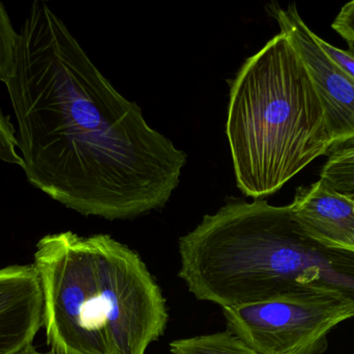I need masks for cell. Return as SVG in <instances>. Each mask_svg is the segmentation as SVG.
Masks as SVG:
<instances>
[{"label":"cell","instance_id":"cell-8","mask_svg":"<svg viewBox=\"0 0 354 354\" xmlns=\"http://www.w3.org/2000/svg\"><path fill=\"white\" fill-rule=\"evenodd\" d=\"M171 354H259L228 330L177 339L169 344Z\"/></svg>","mask_w":354,"mask_h":354},{"label":"cell","instance_id":"cell-7","mask_svg":"<svg viewBox=\"0 0 354 354\" xmlns=\"http://www.w3.org/2000/svg\"><path fill=\"white\" fill-rule=\"evenodd\" d=\"M290 206L299 224L314 238L354 251V195L338 193L319 180L297 189Z\"/></svg>","mask_w":354,"mask_h":354},{"label":"cell","instance_id":"cell-3","mask_svg":"<svg viewBox=\"0 0 354 354\" xmlns=\"http://www.w3.org/2000/svg\"><path fill=\"white\" fill-rule=\"evenodd\" d=\"M226 133L237 187L255 200L333 151L324 106L285 33L248 58L231 82Z\"/></svg>","mask_w":354,"mask_h":354},{"label":"cell","instance_id":"cell-6","mask_svg":"<svg viewBox=\"0 0 354 354\" xmlns=\"http://www.w3.org/2000/svg\"><path fill=\"white\" fill-rule=\"evenodd\" d=\"M41 326L43 291L35 266L0 269V354L20 353Z\"/></svg>","mask_w":354,"mask_h":354},{"label":"cell","instance_id":"cell-12","mask_svg":"<svg viewBox=\"0 0 354 354\" xmlns=\"http://www.w3.org/2000/svg\"><path fill=\"white\" fill-rule=\"evenodd\" d=\"M318 44L328 57L338 64L346 74L354 80V48L351 45L348 50H343L341 48L332 45L328 42L324 41L322 37H317Z\"/></svg>","mask_w":354,"mask_h":354},{"label":"cell","instance_id":"cell-1","mask_svg":"<svg viewBox=\"0 0 354 354\" xmlns=\"http://www.w3.org/2000/svg\"><path fill=\"white\" fill-rule=\"evenodd\" d=\"M27 180L85 216L132 220L163 208L187 154L97 70L64 21L35 0L6 83Z\"/></svg>","mask_w":354,"mask_h":354},{"label":"cell","instance_id":"cell-10","mask_svg":"<svg viewBox=\"0 0 354 354\" xmlns=\"http://www.w3.org/2000/svg\"><path fill=\"white\" fill-rule=\"evenodd\" d=\"M20 33L12 26L6 6L0 1V81L6 85L16 69Z\"/></svg>","mask_w":354,"mask_h":354},{"label":"cell","instance_id":"cell-14","mask_svg":"<svg viewBox=\"0 0 354 354\" xmlns=\"http://www.w3.org/2000/svg\"><path fill=\"white\" fill-rule=\"evenodd\" d=\"M17 354H62V353H53V351H50V353H39V351H37V349L35 348V347L32 346V344L29 345L28 347H26V348L23 349L22 351H20V353Z\"/></svg>","mask_w":354,"mask_h":354},{"label":"cell","instance_id":"cell-2","mask_svg":"<svg viewBox=\"0 0 354 354\" xmlns=\"http://www.w3.org/2000/svg\"><path fill=\"white\" fill-rule=\"evenodd\" d=\"M33 266L53 353L147 354L165 334L161 287L139 254L110 235H47Z\"/></svg>","mask_w":354,"mask_h":354},{"label":"cell","instance_id":"cell-4","mask_svg":"<svg viewBox=\"0 0 354 354\" xmlns=\"http://www.w3.org/2000/svg\"><path fill=\"white\" fill-rule=\"evenodd\" d=\"M227 330L259 354H322L339 324L354 318V301L297 294L222 309Z\"/></svg>","mask_w":354,"mask_h":354},{"label":"cell","instance_id":"cell-13","mask_svg":"<svg viewBox=\"0 0 354 354\" xmlns=\"http://www.w3.org/2000/svg\"><path fill=\"white\" fill-rule=\"evenodd\" d=\"M332 28L346 39L349 45H354V0L341 8L333 22Z\"/></svg>","mask_w":354,"mask_h":354},{"label":"cell","instance_id":"cell-11","mask_svg":"<svg viewBox=\"0 0 354 354\" xmlns=\"http://www.w3.org/2000/svg\"><path fill=\"white\" fill-rule=\"evenodd\" d=\"M18 137L10 118L0 110V161L23 166L21 154L18 152Z\"/></svg>","mask_w":354,"mask_h":354},{"label":"cell","instance_id":"cell-5","mask_svg":"<svg viewBox=\"0 0 354 354\" xmlns=\"http://www.w3.org/2000/svg\"><path fill=\"white\" fill-rule=\"evenodd\" d=\"M268 12L301 55L326 112L333 151L354 143V80L335 64L301 19L297 6L268 4ZM332 151V152H333Z\"/></svg>","mask_w":354,"mask_h":354},{"label":"cell","instance_id":"cell-9","mask_svg":"<svg viewBox=\"0 0 354 354\" xmlns=\"http://www.w3.org/2000/svg\"><path fill=\"white\" fill-rule=\"evenodd\" d=\"M320 181L338 193L354 195V143L330 152Z\"/></svg>","mask_w":354,"mask_h":354}]
</instances>
